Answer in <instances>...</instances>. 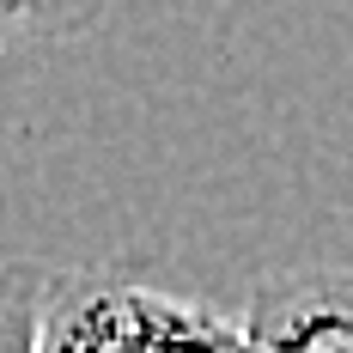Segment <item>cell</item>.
Returning a JSON list of instances; mask_svg holds the SVG:
<instances>
[{
	"label": "cell",
	"instance_id": "3957f363",
	"mask_svg": "<svg viewBox=\"0 0 353 353\" xmlns=\"http://www.w3.org/2000/svg\"><path fill=\"white\" fill-rule=\"evenodd\" d=\"M128 335H134V353H250L244 317H225L219 305L171 299L152 286L128 292Z\"/></svg>",
	"mask_w": 353,
	"mask_h": 353
},
{
	"label": "cell",
	"instance_id": "8992f818",
	"mask_svg": "<svg viewBox=\"0 0 353 353\" xmlns=\"http://www.w3.org/2000/svg\"><path fill=\"white\" fill-rule=\"evenodd\" d=\"M0 37H6V25H0Z\"/></svg>",
	"mask_w": 353,
	"mask_h": 353
},
{
	"label": "cell",
	"instance_id": "5b68a950",
	"mask_svg": "<svg viewBox=\"0 0 353 353\" xmlns=\"http://www.w3.org/2000/svg\"><path fill=\"white\" fill-rule=\"evenodd\" d=\"M110 0H0L6 37H37V43H68V37L98 31Z\"/></svg>",
	"mask_w": 353,
	"mask_h": 353
},
{
	"label": "cell",
	"instance_id": "6da1fadb",
	"mask_svg": "<svg viewBox=\"0 0 353 353\" xmlns=\"http://www.w3.org/2000/svg\"><path fill=\"white\" fill-rule=\"evenodd\" d=\"M250 353H353V262L274 268L244 299Z\"/></svg>",
	"mask_w": 353,
	"mask_h": 353
},
{
	"label": "cell",
	"instance_id": "277c9868",
	"mask_svg": "<svg viewBox=\"0 0 353 353\" xmlns=\"http://www.w3.org/2000/svg\"><path fill=\"white\" fill-rule=\"evenodd\" d=\"M49 281L55 274H43L31 262H0V353H37Z\"/></svg>",
	"mask_w": 353,
	"mask_h": 353
},
{
	"label": "cell",
	"instance_id": "7a4b0ae2",
	"mask_svg": "<svg viewBox=\"0 0 353 353\" xmlns=\"http://www.w3.org/2000/svg\"><path fill=\"white\" fill-rule=\"evenodd\" d=\"M128 292L134 281L110 268H68L49 281L37 353H134L128 335Z\"/></svg>",
	"mask_w": 353,
	"mask_h": 353
}]
</instances>
